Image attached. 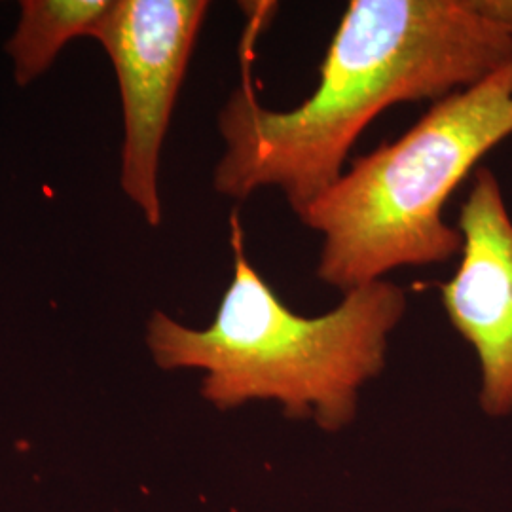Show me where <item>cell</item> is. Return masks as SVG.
<instances>
[{
    "label": "cell",
    "mask_w": 512,
    "mask_h": 512,
    "mask_svg": "<svg viewBox=\"0 0 512 512\" xmlns=\"http://www.w3.org/2000/svg\"><path fill=\"white\" fill-rule=\"evenodd\" d=\"M512 63V0H353L310 97L260 105L249 78L219 114L215 190H279L294 215L336 183L370 122L401 103L465 92Z\"/></svg>",
    "instance_id": "6da1fadb"
},
{
    "label": "cell",
    "mask_w": 512,
    "mask_h": 512,
    "mask_svg": "<svg viewBox=\"0 0 512 512\" xmlns=\"http://www.w3.org/2000/svg\"><path fill=\"white\" fill-rule=\"evenodd\" d=\"M234 275L215 321L190 329L164 311L148 319L147 346L164 370H203L202 395L219 410L281 404L289 420L334 433L357 416L359 391L385 368L389 336L408 310L403 287L374 281L319 317L287 308L245 253L232 219Z\"/></svg>",
    "instance_id": "7a4b0ae2"
},
{
    "label": "cell",
    "mask_w": 512,
    "mask_h": 512,
    "mask_svg": "<svg viewBox=\"0 0 512 512\" xmlns=\"http://www.w3.org/2000/svg\"><path fill=\"white\" fill-rule=\"evenodd\" d=\"M512 135V63L431 105L391 143L357 158L296 217L323 243L315 275L342 294L401 268L461 253L444 207L492 148Z\"/></svg>",
    "instance_id": "3957f363"
},
{
    "label": "cell",
    "mask_w": 512,
    "mask_h": 512,
    "mask_svg": "<svg viewBox=\"0 0 512 512\" xmlns=\"http://www.w3.org/2000/svg\"><path fill=\"white\" fill-rule=\"evenodd\" d=\"M207 10L205 0H114L93 29L122 95L120 184L150 226L162 220L160 154Z\"/></svg>",
    "instance_id": "277c9868"
},
{
    "label": "cell",
    "mask_w": 512,
    "mask_h": 512,
    "mask_svg": "<svg viewBox=\"0 0 512 512\" xmlns=\"http://www.w3.org/2000/svg\"><path fill=\"white\" fill-rule=\"evenodd\" d=\"M473 175L459 209L458 270L440 283V302L475 349L482 410L501 418L512 414V215L494 171Z\"/></svg>",
    "instance_id": "5b68a950"
},
{
    "label": "cell",
    "mask_w": 512,
    "mask_h": 512,
    "mask_svg": "<svg viewBox=\"0 0 512 512\" xmlns=\"http://www.w3.org/2000/svg\"><path fill=\"white\" fill-rule=\"evenodd\" d=\"M109 0H25L21 19L6 50L19 86L46 73L61 48L76 37H92L107 14Z\"/></svg>",
    "instance_id": "8992f818"
}]
</instances>
